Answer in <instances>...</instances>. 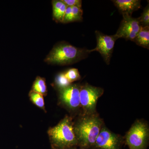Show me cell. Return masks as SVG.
<instances>
[{
	"label": "cell",
	"mask_w": 149,
	"mask_h": 149,
	"mask_svg": "<svg viewBox=\"0 0 149 149\" xmlns=\"http://www.w3.org/2000/svg\"><path fill=\"white\" fill-rule=\"evenodd\" d=\"M54 83L57 89L66 88L72 84L65 77L64 72H60L56 76Z\"/></svg>",
	"instance_id": "5bb4252c"
},
{
	"label": "cell",
	"mask_w": 149,
	"mask_h": 149,
	"mask_svg": "<svg viewBox=\"0 0 149 149\" xmlns=\"http://www.w3.org/2000/svg\"><path fill=\"white\" fill-rule=\"evenodd\" d=\"M124 144V136L111 131L104 123L96 139L94 149H121Z\"/></svg>",
	"instance_id": "52a82bcc"
},
{
	"label": "cell",
	"mask_w": 149,
	"mask_h": 149,
	"mask_svg": "<svg viewBox=\"0 0 149 149\" xmlns=\"http://www.w3.org/2000/svg\"><path fill=\"white\" fill-rule=\"evenodd\" d=\"M73 118L66 116L54 127L48 130L53 149L77 148V142L73 128Z\"/></svg>",
	"instance_id": "3957f363"
},
{
	"label": "cell",
	"mask_w": 149,
	"mask_h": 149,
	"mask_svg": "<svg viewBox=\"0 0 149 149\" xmlns=\"http://www.w3.org/2000/svg\"><path fill=\"white\" fill-rule=\"evenodd\" d=\"M139 22L142 27L149 26V3L144 8L141 16L138 17Z\"/></svg>",
	"instance_id": "ac0fdd59"
},
{
	"label": "cell",
	"mask_w": 149,
	"mask_h": 149,
	"mask_svg": "<svg viewBox=\"0 0 149 149\" xmlns=\"http://www.w3.org/2000/svg\"><path fill=\"white\" fill-rule=\"evenodd\" d=\"M133 42L138 45L149 49V26L141 27L140 31Z\"/></svg>",
	"instance_id": "7c38bea8"
},
{
	"label": "cell",
	"mask_w": 149,
	"mask_h": 149,
	"mask_svg": "<svg viewBox=\"0 0 149 149\" xmlns=\"http://www.w3.org/2000/svg\"><path fill=\"white\" fill-rule=\"evenodd\" d=\"M123 15V19L117 32L115 35L118 39L123 38L133 41L138 35L141 27L138 18H134L129 15Z\"/></svg>",
	"instance_id": "9c48e42d"
},
{
	"label": "cell",
	"mask_w": 149,
	"mask_h": 149,
	"mask_svg": "<svg viewBox=\"0 0 149 149\" xmlns=\"http://www.w3.org/2000/svg\"><path fill=\"white\" fill-rule=\"evenodd\" d=\"M67 6H77L82 8V1L81 0H62Z\"/></svg>",
	"instance_id": "d6986e66"
},
{
	"label": "cell",
	"mask_w": 149,
	"mask_h": 149,
	"mask_svg": "<svg viewBox=\"0 0 149 149\" xmlns=\"http://www.w3.org/2000/svg\"><path fill=\"white\" fill-rule=\"evenodd\" d=\"M64 73L65 77L71 83L80 80L81 78L79 71L77 68H70L64 72Z\"/></svg>",
	"instance_id": "2e32d148"
},
{
	"label": "cell",
	"mask_w": 149,
	"mask_h": 149,
	"mask_svg": "<svg viewBox=\"0 0 149 149\" xmlns=\"http://www.w3.org/2000/svg\"><path fill=\"white\" fill-rule=\"evenodd\" d=\"M95 33L97 39V46L95 49L89 50V52L90 53L99 52L102 56L105 62L107 65H109L115 44L118 38L115 35H104L99 31H96Z\"/></svg>",
	"instance_id": "ba28073f"
},
{
	"label": "cell",
	"mask_w": 149,
	"mask_h": 149,
	"mask_svg": "<svg viewBox=\"0 0 149 149\" xmlns=\"http://www.w3.org/2000/svg\"><path fill=\"white\" fill-rule=\"evenodd\" d=\"M70 149H77V148H72Z\"/></svg>",
	"instance_id": "ffe728a7"
},
{
	"label": "cell",
	"mask_w": 149,
	"mask_h": 149,
	"mask_svg": "<svg viewBox=\"0 0 149 149\" xmlns=\"http://www.w3.org/2000/svg\"><path fill=\"white\" fill-rule=\"evenodd\" d=\"M90 53L88 49L77 47L63 41L54 46L44 61L53 65H70L87 58Z\"/></svg>",
	"instance_id": "7a4b0ae2"
},
{
	"label": "cell",
	"mask_w": 149,
	"mask_h": 149,
	"mask_svg": "<svg viewBox=\"0 0 149 149\" xmlns=\"http://www.w3.org/2000/svg\"><path fill=\"white\" fill-rule=\"evenodd\" d=\"M104 93L102 88L87 83L81 84L80 91L81 114H91L97 112V103Z\"/></svg>",
	"instance_id": "5b68a950"
},
{
	"label": "cell",
	"mask_w": 149,
	"mask_h": 149,
	"mask_svg": "<svg viewBox=\"0 0 149 149\" xmlns=\"http://www.w3.org/2000/svg\"><path fill=\"white\" fill-rule=\"evenodd\" d=\"M112 1L122 15H132L133 12L141 8L140 0H113Z\"/></svg>",
	"instance_id": "30bf717a"
},
{
	"label": "cell",
	"mask_w": 149,
	"mask_h": 149,
	"mask_svg": "<svg viewBox=\"0 0 149 149\" xmlns=\"http://www.w3.org/2000/svg\"><path fill=\"white\" fill-rule=\"evenodd\" d=\"M29 97L31 101L37 106L40 108L45 109V102L43 95L31 91L29 93Z\"/></svg>",
	"instance_id": "9a60e30c"
},
{
	"label": "cell",
	"mask_w": 149,
	"mask_h": 149,
	"mask_svg": "<svg viewBox=\"0 0 149 149\" xmlns=\"http://www.w3.org/2000/svg\"><path fill=\"white\" fill-rule=\"evenodd\" d=\"M71 22L82 21L83 19V10L82 8L71 7Z\"/></svg>",
	"instance_id": "e0dca14e"
},
{
	"label": "cell",
	"mask_w": 149,
	"mask_h": 149,
	"mask_svg": "<svg viewBox=\"0 0 149 149\" xmlns=\"http://www.w3.org/2000/svg\"><path fill=\"white\" fill-rule=\"evenodd\" d=\"M81 84H71L66 88L58 89L60 103L72 113V117L81 114L80 91Z\"/></svg>",
	"instance_id": "8992f818"
},
{
	"label": "cell",
	"mask_w": 149,
	"mask_h": 149,
	"mask_svg": "<svg viewBox=\"0 0 149 149\" xmlns=\"http://www.w3.org/2000/svg\"><path fill=\"white\" fill-rule=\"evenodd\" d=\"M125 144L129 149H147L149 143L148 122L136 119L124 136Z\"/></svg>",
	"instance_id": "277c9868"
},
{
	"label": "cell",
	"mask_w": 149,
	"mask_h": 149,
	"mask_svg": "<svg viewBox=\"0 0 149 149\" xmlns=\"http://www.w3.org/2000/svg\"><path fill=\"white\" fill-rule=\"evenodd\" d=\"M73 120V128L77 142L81 149H95L96 139L104 123L98 113L80 114Z\"/></svg>",
	"instance_id": "6da1fadb"
},
{
	"label": "cell",
	"mask_w": 149,
	"mask_h": 149,
	"mask_svg": "<svg viewBox=\"0 0 149 149\" xmlns=\"http://www.w3.org/2000/svg\"><path fill=\"white\" fill-rule=\"evenodd\" d=\"M53 8V18L56 22L63 23L67 6L62 0L52 1Z\"/></svg>",
	"instance_id": "8fae6325"
},
{
	"label": "cell",
	"mask_w": 149,
	"mask_h": 149,
	"mask_svg": "<svg viewBox=\"0 0 149 149\" xmlns=\"http://www.w3.org/2000/svg\"><path fill=\"white\" fill-rule=\"evenodd\" d=\"M32 91L45 96L47 93V89L45 78L41 77H37L32 87Z\"/></svg>",
	"instance_id": "4fadbf2b"
}]
</instances>
